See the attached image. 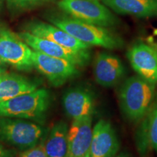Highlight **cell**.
<instances>
[{"label": "cell", "mask_w": 157, "mask_h": 157, "mask_svg": "<svg viewBox=\"0 0 157 157\" xmlns=\"http://www.w3.org/2000/svg\"><path fill=\"white\" fill-rule=\"evenodd\" d=\"M34 67L46 76L52 85L60 87L78 74L77 66L64 59L33 51Z\"/></svg>", "instance_id": "ba28073f"}, {"label": "cell", "mask_w": 157, "mask_h": 157, "mask_svg": "<svg viewBox=\"0 0 157 157\" xmlns=\"http://www.w3.org/2000/svg\"><path fill=\"white\" fill-rule=\"evenodd\" d=\"M151 150L157 151V100L146 117Z\"/></svg>", "instance_id": "ac0fdd59"}, {"label": "cell", "mask_w": 157, "mask_h": 157, "mask_svg": "<svg viewBox=\"0 0 157 157\" xmlns=\"http://www.w3.org/2000/svg\"><path fill=\"white\" fill-rule=\"evenodd\" d=\"M30 47L18 36L5 29H0V59L19 71L34 68Z\"/></svg>", "instance_id": "8992f818"}, {"label": "cell", "mask_w": 157, "mask_h": 157, "mask_svg": "<svg viewBox=\"0 0 157 157\" xmlns=\"http://www.w3.org/2000/svg\"><path fill=\"white\" fill-rule=\"evenodd\" d=\"M68 127L64 121L54 125L47 140L43 143L48 157H68Z\"/></svg>", "instance_id": "e0dca14e"}, {"label": "cell", "mask_w": 157, "mask_h": 157, "mask_svg": "<svg viewBox=\"0 0 157 157\" xmlns=\"http://www.w3.org/2000/svg\"><path fill=\"white\" fill-rule=\"evenodd\" d=\"M156 88L138 75L127 78L119 92V104L125 117L132 121H140L146 117L156 101Z\"/></svg>", "instance_id": "6da1fadb"}, {"label": "cell", "mask_w": 157, "mask_h": 157, "mask_svg": "<svg viewBox=\"0 0 157 157\" xmlns=\"http://www.w3.org/2000/svg\"><path fill=\"white\" fill-rule=\"evenodd\" d=\"M125 74V67L120 58L114 54L102 52L94 61V76L97 83L104 87L117 85Z\"/></svg>", "instance_id": "8fae6325"}, {"label": "cell", "mask_w": 157, "mask_h": 157, "mask_svg": "<svg viewBox=\"0 0 157 157\" xmlns=\"http://www.w3.org/2000/svg\"><path fill=\"white\" fill-rule=\"evenodd\" d=\"M101 2L119 15L140 18L157 17V0H101Z\"/></svg>", "instance_id": "9a60e30c"}, {"label": "cell", "mask_w": 157, "mask_h": 157, "mask_svg": "<svg viewBox=\"0 0 157 157\" xmlns=\"http://www.w3.org/2000/svg\"><path fill=\"white\" fill-rule=\"evenodd\" d=\"M116 157H128V156H127V155H125V154H120V155H119V156H117Z\"/></svg>", "instance_id": "603a6c76"}, {"label": "cell", "mask_w": 157, "mask_h": 157, "mask_svg": "<svg viewBox=\"0 0 157 157\" xmlns=\"http://www.w3.org/2000/svg\"><path fill=\"white\" fill-rule=\"evenodd\" d=\"M93 116L74 119L68 132V157H88L93 139Z\"/></svg>", "instance_id": "30bf717a"}, {"label": "cell", "mask_w": 157, "mask_h": 157, "mask_svg": "<svg viewBox=\"0 0 157 157\" xmlns=\"http://www.w3.org/2000/svg\"><path fill=\"white\" fill-rule=\"evenodd\" d=\"M5 71H6L5 63H4L2 60L0 59V74L5 73Z\"/></svg>", "instance_id": "7402d4cb"}, {"label": "cell", "mask_w": 157, "mask_h": 157, "mask_svg": "<svg viewBox=\"0 0 157 157\" xmlns=\"http://www.w3.org/2000/svg\"><path fill=\"white\" fill-rule=\"evenodd\" d=\"M43 129L36 124L12 117H0V140L21 150L36 146Z\"/></svg>", "instance_id": "5b68a950"}, {"label": "cell", "mask_w": 157, "mask_h": 157, "mask_svg": "<svg viewBox=\"0 0 157 157\" xmlns=\"http://www.w3.org/2000/svg\"><path fill=\"white\" fill-rule=\"evenodd\" d=\"M19 157H48L45 154L43 143L36 145L33 148L27 149L20 154Z\"/></svg>", "instance_id": "ffe728a7"}, {"label": "cell", "mask_w": 157, "mask_h": 157, "mask_svg": "<svg viewBox=\"0 0 157 157\" xmlns=\"http://www.w3.org/2000/svg\"><path fill=\"white\" fill-rule=\"evenodd\" d=\"M58 5L61 10L73 18L100 26H116L119 20L98 0H59Z\"/></svg>", "instance_id": "277c9868"}, {"label": "cell", "mask_w": 157, "mask_h": 157, "mask_svg": "<svg viewBox=\"0 0 157 157\" xmlns=\"http://www.w3.org/2000/svg\"><path fill=\"white\" fill-rule=\"evenodd\" d=\"M50 21L59 29L90 46L117 50L124 45L122 38L106 27L90 24L69 16L52 17Z\"/></svg>", "instance_id": "7a4b0ae2"}, {"label": "cell", "mask_w": 157, "mask_h": 157, "mask_svg": "<svg viewBox=\"0 0 157 157\" xmlns=\"http://www.w3.org/2000/svg\"><path fill=\"white\" fill-rule=\"evenodd\" d=\"M63 105L66 113L72 119L93 116L95 112V100L87 90L76 88L65 94Z\"/></svg>", "instance_id": "5bb4252c"}, {"label": "cell", "mask_w": 157, "mask_h": 157, "mask_svg": "<svg viewBox=\"0 0 157 157\" xmlns=\"http://www.w3.org/2000/svg\"><path fill=\"white\" fill-rule=\"evenodd\" d=\"M0 2H1V0H0Z\"/></svg>", "instance_id": "cb8c5ba5"}, {"label": "cell", "mask_w": 157, "mask_h": 157, "mask_svg": "<svg viewBox=\"0 0 157 157\" xmlns=\"http://www.w3.org/2000/svg\"><path fill=\"white\" fill-rule=\"evenodd\" d=\"M131 66L138 76L157 87V50L143 42L135 43L127 51Z\"/></svg>", "instance_id": "9c48e42d"}, {"label": "cell", "mask_w": 157, "mask_h": 157, "mask_svg": "<svg viewBox=\"0 0 157 157\" xmlns=\"http://www.w3.org/2000/svg\"><path fill=\"white\" fill-rule=\"evenodd\" d=\"M31 49L48 56L64 59L76 66H84L90 61L89 50L75 51L70 50L52 41L34 36L29 31H23L17 35Z\"/></svg>", "instance_id": "52a82bcc"}, {"label": "cell", "mask_w": 157, "mask_h": 157, "mask_svg": "<svg viewBox=\"0 0 157 157\" xmlns=\"http://www.w3.org/2000/svg\"><path fill=\"white\" fill-rule=\"evenodd\" d=\"M50 1H52V0H7V2L13 8L23 10Z\"/></svg>", "instance_id": "d6986e66"}, {"label": "cell", "mask_w": 157, "mask_h": 157, "mask_svg": "<svg viewBox=\"0 0 157 157\" xmlns=\"http://www.w3.org/2000/svg\"><path fill=\"white\" fill-rule=\"evenodd\" d=\"M27 31L40 38L52 41L70 50L75 51L89 50L90 45L78 40L67 32L56 25L48 23L34 21L27 25Z\"/></svg>", "instance_id": "4fadbf2b"}, {"label": "cell", "mask_w": 157, "mask_h": 157, "mask_svg": "<svg viewBox=\"0 0 157 157\" xmlns=\"http://www.w3.org/2000/svg\"><path fill=\"white\" fill-rule=\"evenodd\" d=\"M50 93L44 89L18 95L0 103V117L40 120L50 105Z\"/></svg>", "instance_id": "3957f363"}, {"label": "cell", "mask_w": 157, "mask_h": 157, "mask_svg": "<svg viewBox=\"0 0 157 157\" xmlns=\"http://www.w3.org/2000/svg\"><path fill=\"white\" fill-rule=\"evenodd\" d=\"M119 149V141L109 121H98L93 127V139L88 157H115Z\"/></svg>", "instance_id": "7c38bea8"}, {"label": "cell", "mask_w": 157, "mask_h": 157, "mask_svg": "<svg viewBox=\"0 0 157 157\" xmlns=\"http://www.w3.org/2000/svg\"><path fill=\"white\" fill-rule=\"evenodd\" d=\"M38 82L13 73L0 74V103L37 90Z\"/></svg>", "instance_id": "2e32d148"}, {"label": "cell", "mask_w": 157, "mask_h": 157, "mask_svg": "<svg viewBox=\"0 0 157 157\" xmlns=\"http://www.w3.org/2000/svg\"><path fill=\"white\" fill-rule=\"evenodd\" d=\"M0 157H14V152L7 150L0 144Z\"/></svg>", "instance_id": "44dd1931"}]
</instances>
